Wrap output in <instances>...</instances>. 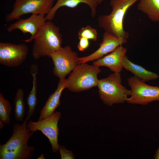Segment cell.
I'll return each instance as SVG.
<instances>
[{
	"label": "cell",
	"instance_id": "1",
	"mask_svg": "<svg viewBox=\"0 0 159 159\" xmlns=\"http://www.w3.org/2000/svg\"><path fill=\"white\" fill-rule=\"evenodd\" d=\"M25 119L22 124L15 123L13 134L4 144L0 145V159H32L33 145H28V141L34 133L27 128Z\"/></svg>",
	"mask_w": 159,
	"mask_h": 159
},
{
	"label": "cell",
	"instance_id": "2",
	"mask_svg": "<svg viewBox=\"0 0 159 159\" xmlns=\"http://www.w3.org/2000/svg\"><path fill=\"white\" fill-rule=\"evenodd\" d=\"M139 0H111L112 10L109 15H100L97 20L99 26L107 33L120 38L126 39L129 34L123 28L125 14L128 9Z\"/></svg>",
	"mask_w": 159,
	"mask_h": 159
},
{
	"label": "cell",
	"instance_id": "3",
	"mask_svg": "<svg viewBox=\"0 0 159 159\" xmlns=\"http://www.w3.org/2000/svg\"><path fill=\"white\" fill-rule=\"evenodd\" d=\"M59 28L51 21H46L34 39L32 55L35 60L50 55L59 49L62 39Z\"/></svg>",
	"mask_w": 159,
	"mask_h": 159
},
{
	"label": "cell",
	"instance_id": "4",
	"mask_svg": "<svg viewBox=\"0 0 159 159\" xmlns=\"http://www.w3.org/2000/svg\"><path fill=\"white\" fill-rule=\"evenodd\" d=\"M120 73L110 74L99 80L97 85L101 100L106 105L111 106L115 104H122L131 95V90L121 84Z\"/></svg>",
	"mask_w": 159,
	"mask_h": 159
},
{
	"label": "cell",
	"instance_id": "5",
	"mask_svg": "<svg viewBox=\"0 0 159 159\" xmlns=\"http://www.w3.org/2000/svg\"><path fill=\"white\" fill-rule=\"evenodd\" d=\"M100 67L86 63L79 64L66 79V88L78 92L97 86L99 81L97 75L101 72Z\"/></svg>",
	"mask_w": 159,
	"mask_h": 159
},
{
	"label": "cell",
	"instance_id": "6",
	"mask_svg": "<svg viewBox=\"0 0 159 159\" xmlns=\"http://www.w3.org/2000/svg\"><path fill=\"white\" fill-rule=\"evenodd\" d=\"M130 88L131 95L126 102L128 103L146 105L150 103L159 101V87L150 86L135 76L127 80Z\"/></svg>",
	"mask_w": 159,
	"mask_h": 159
},
{
	"label": "cell",
	"instance_id": "7",
	"mask_svg": "<svg viewBox=\"0 0 159 159\" xmlns=\"http://www.w3.org/2000/svg\"><path fill=\"white\" fill-rule=\"evenodd\" d=\"M55 0H16L11 11L5 16L8 22L19 20L24 14L32 13L47 15L53 6Z\"/></svg>",
	"mask_w": 159,
	"mask_h": 159
},
{
	"label": "cell",
	"instance_id": "8",
	"mask_svg": "<svg viewBox=\"0 0 159 159\" xmlns=\"http://www.w3.org/2000/svg\"><path fill=\"white\" fill-rule=\"evenodd\" d=\"M54 65L53 73L59 79H65L79 64L77 53L69 45L62 47L50 56Z\"/></svg>",
	"mask_w": 159,
	"mask_h": 159
},
{
	"label": "cell",
	"instance_id": "9",
	"mask_svg": "<svg viewBox=\"0 0 159 159\" xmlns=\"http://www.w3.org/2000/svg\"><path fill=\"white\" fill-rule=\"evenodd\" d=\"M61 117L60 112L57 111L42 120L37 122L30 120L26 125L27 128L31 132H34L39 130L47 137L51 144L53 153H56L58 150L59 129L58 123Z\"/></svg>",
	"mask_w": 159,
	"mask_h": 159
},
{
	"label": "cell",
	"instance_id": "10",
	"mask_svg": "<svg viewBox=\"0 0 159 159\" xmlns=\"http://www.w3.org/2000/svg\"><path fill=\"white\" fill-rule=\"evenodd\" d=\"M28 47L25 44H15L0 43V63L9 67L21 65L25 60L28 52Z\"/></svg>",
	"mask_w": 159,
	"mask_h": 159
},
{
	"label": "cell",
	"instance_id": "11",
	"mask_svg": "<svg viewBox=\"0 0 159 159\" xmlns=\"http://www.w3.org/2000/svg\"><path fill=\"white\" fill-rule=\"evenodd\" d=\"M44 16L43 14H33L27 19H19L8 27L7 30L11 32L18 29L24 34L29 33L30 37L24 41V43L30 42L37 37L41 28L46 21Z\"/></svg>",
	"mask_w": 159,
	"mask_h": 159
},
{
	"label": "cell",
	"instance_id": "12",
	"mask_svg": "<svg viewBox=\"0 0 159 159\" xmlns=\"http://www.w3.org/2000/svg\"><path fill=\"white\" fill-rule=\"evenodd\" d=\"M127 42V40L117 37L105 32L99 48L87 56L78 57L79 64L86 63L99 59L115 50L118 46Z\"/></svg>",
	"mask_w": 159,
	"mask_h": 159
},
{
	"label": "cell",
	"instance_id": "13",
	"mask_svg": "<svg viewBox=\"0 0 159 159\" xmlns=\"http://www.w3.org/2000/svg\"><path fill=\"white\" fill-rule=\"evenodd\" d=\"M127 51L126 48L120 45L112 52L94 61L93 64L99 67H106L114 72L120 73L123 68L122 59Z\"/></svg>",
	"mask_w": 159,
	"mask_h": 159
},
{
	"label": "cell",
	"instance_id": "14",
	"mask_svg": "<svg viewBox=\"0 0 159 159\" xmlns=\"http://www.w3.org/2000/svg\"><path fill=\"white\" fill-rule=\"evenodd\" d=\"M65 88H66V79L59 80L57 89L49 95L41 110L38 121L47 118L54 113L56 109L60 105L62 93Z\"/></svg>",
	"mask_w": 159,
	"mask_h": 159
},
{
	"label": "cell",
	"instance_id": "15",
	"mask_svg": "<svg viewBox=\"0 0 159 159\" xmlns=\"http://www.w3.org/2000/svg\"><path fill=\"white\" fill-rule=\"evenodd\" d=\"M87 4L91 10L92 17H95L96 13V9L98 4L93 0H57L55 4L53 6L50 12L45 16L46 20L52 21L54 18L57 10L60 7L66 6L74 8L80 3Z\"/></svg>",
	"mask_w": 159,
	"mask_h": 159
},
{
	"label": "cell",
	"instance_id": "16",
	"mask_svg": "<svg viewBox=\"0 0 159 159\" xmlns=\"http://www.w3.org/2000/svg\"><path fill=\"white\" fill-rule=\"evenodd\" d=\"M123 68L145 82L155 80L159 77L157 74L149 71L142 66L131 62L125 54L122 60Z\"/></svg>",
	"mask_w": 159,
	"mask_h": 159
},
{
	"label": "cell",
	"instance_id": "17",
	"mask_svg": "<svg viewBox=\"0 0 159 159\" xmlns=\"http://www.w3.org/2000/svg\"><path fill=\"white\" fill-rule=\"evenodd\" d=\"M38 71V67L37 65L33 64L31 65L30 68V73L33 78V85L32 88L28 95L26 100L29 108L27 116L26 118L27 120H29L34 115L38 103L37 93Z\"/></svg>",
	"mask_w": 159,
	"mask_h": 159
},
{
	"label": "cell",
	"instance_id": "18",
	"mask_svg": "<svg viewBox=\"0 0 159 159\" xmlns=\"http://www.w3.org/2000/svg\"><path fill=\"white\" fill-rule=\"evenodd\" d=\"M137 9L152 21L159 22V0H139Z\"/></svg>",
	"mask_w": 159,
	"mask_h": 159
},
{
	"label": "cell",
	"instance_id": "19",
	"mask_svg": "<svg viewBox=\"0 0 159 159\" xmlns=\"http://www.w3.org/2000/svg\"><path fill=\"white\" fill-rule=\"evenodd\" d=\"M24 92L21 88L18 89L14 99V119L17 122L22 121L25 112L24 101Z\"/></svg>",
	"mask_w": 159,
	"mask_h": 159
},
{
	"label": "cell",
	"instance_id": "20",
	"mask_svg": "<svg viewBox=\"0 0 159 159\" xmlns=\"http://www.w3.org/2000/svg\"><path fill=\"white\" fill-rule=\"evenodd\" d=\"M11 110L10 103L0 92V121L5 125H9L10 123Z\"/></svg>",
	"mask_w": 159,
	"mask_h": 159
},
{
	"label": "cell",
	"instance_id": "21",
	"mask_svg": "<svg viewBox=\"0 0 159 159\" xmlns=\"http://www.w3.org/2000/svg\"><path fill=\"white\" fill-rule=\"evenodd\" d=\"M78 36L79 38L85 37L95 42L97 40V34L96 29L87 25L81 27L78 31Z\"/></svg>",
	"mask_w": 159,
	"mask_h": 159
},
{
	"label": "cell",
	"instance_id": "22",
	"mask_svg": "<svg viewBox=\"0 0 159 159\" xmlns=\"http://www.w3.org/2000/svg\"><path fill=\"white\" fill-rule=\"evenodd\" d=\"M58 150L60 155L61 159H74L75 157L72 152L68 150L66 147L59 145Z\"/></svg>",
	"mask_w": 159,
	"mask_h": 159
},
{
	"label": "cell",
	"instance_id": "23",
	"mask_svg": "<svg viewBox=\"0 0 159 159\" xmlns=\"http://www.w3.org/2000/svg\"><path fill=\"white\" fill-rule=\"evenodd\" d=\"M79 42L77 45V48L80 51H84L89 46V39L85 37L79 38Z\"/></svg>",
	"mask_w": 159,
	"mask_h": 159
},
{
	"label": "cell",
	"instance_id": "24",
	"mask_svg": "<svg viewBox=\"0 0 159 159\" xmlns=\"http://www.w3.org/2000/svg\"><path fill=\"white\" fill-rule=\"evenodd\" d=\"M153 157L155 159H159V147L156 151Z\"/></svg>",
	"mask_w": 159,
	"mask_h": 159
},
{
	"label": "cell",
	"instance_id": "25",
	"mask_svg": "<svg viewBox=\"0 0 159 159\" xmlns=\"http://www.w3.org/2000/svg\"><path fill=\"white\" fill-rule=\"evenodd\" d=\"M37 159H45V158L44 155L42 153L39 157H38L37 158Z\"/></svg>",
	"mask_w": 159,
	"mask_h": 159
},
{
	"label": "cell",
	"instance_id": "26",
	"mask_svg": "<svg viewBox=\"0 0 159 159\" xmlns=\"http://www.w3.org/2000/svg\"><path fill=\"white\" fill-rule=\"evenodd\" d=\"M95 1L98 4H100L104 1V0H93Z\"/></svg>",
	"mask_w": 159,
	"mask_h": 159
},
{
	"label": "cell",
	"instance_id": "27",
	"mask_svg": "<svg viewBox=\"0 0 159 159\" xmlns=\"http://www.w3.org/2000/svg\"><path fill=\"white\" fill-rule=\"evenodd\" d=\"M4 124L3 123L1 122V121H0V129H2L4 127Z\"/></svg>",
	"mask_w": 159,
	"mask_h": 159
}]
</instances>
